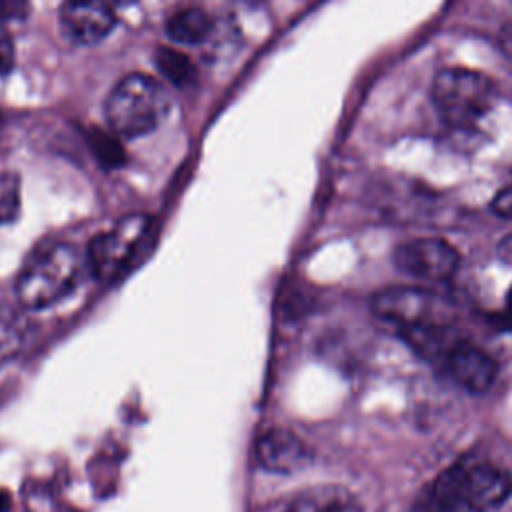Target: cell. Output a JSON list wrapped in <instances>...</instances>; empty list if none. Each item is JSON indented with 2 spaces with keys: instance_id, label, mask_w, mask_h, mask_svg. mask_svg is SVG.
Wrapping results in <instances>:
<instances>
[{
  "instance_id": "cell-7",
  "label": "cell",
  "mask_w": 512,
  "mask_h": 512,
  "mask_svg": "<svg viewBox=\"0 0 512 512\" xmlns=\"http://www.w3.org/2000/svg\"><path fill=\"white\" fill-rule=\"evenodd\" d=\"M462 462L460 504L462 512H490L512 494V476L492 462Z\"/></svg>"
},
{
  "instance_id": "cell-8",
  "label": "cell",
  "mask_w": 512,
  "mask_h": 512,
  "mask_svg": "<svg viewBox=\"0 0 512 512\" xmlns=\"http://www.w3.org/2000/svg\"><path fill=\"white\" fill-rule=\"evenodd\" d=\"M60 26L76 44H98L116 26L114 4L110 0H66L60 10Z\"/></svg>"
},
{
  "instance_id": "cell-19",
  "label": "cell",
  "mask_w": 512,
  "mask_h": 512,
  "mask_svg": "<svg viewBox=\"0 0 512 512\" xmlns=\"http://www.w3.org/2000/svg\"><path fill=\"white\" fill-rule=\"evenodd\" d=\"M490 208H492L494 214L512 220V186L502 188V190L492 198Z\"/></svg>"
},
{
  "instance_id": "cell-23",
  "label": "cell",
  "mask_w": 512,
  "mask_h": 512,
  "mask_svg": "<svg viewBox=\"0 0 512 512\" xmlns=\"http://www.w3.org/2000/svg\"><path fill=\"white\" fill-rule=\"evenodd\" d=\"M10 508V496L0 490V512H8Z\"/></svg>"
},
{
  "instance_id": "cell-24",
  "label": "cell",
  "mask_w": 512,
  "mask_h": 512,
  "mask_svg": "<svg viewBox=\"0 0 512 512\" xmlns=\"http://www.w3.org/2000/svg\"><path fill=\"white\" fill-rule=\"evenodd\" d=\"M232 2H238V4H244V6H250V8H254V6L262 4L264 0H232Z\"/></svg>"
},
{
  "instance_id": "cell-6",
  "label": "cell",
  "mask_w": 512,
  "mask_h": 512,
  "mask_svg": "<svg viewBox=\"0 0 512 512\" xmlns=\"http://www.w3.org/2000/svg\"><path fill=\"white\" fill-rule=\"evenodd\" d=\"M392 260L398 270L424 280H446L460 266L458 250L442 238L406 240L394 248Z\"/></svg>"
},
{
  "instance_id": "cell-4",
  "label": "cell",
  "mask_w": 512,
  "mask_h": 512,
  "mask_svg": "<svg viewBox=\"0 0 512 512\" xmlns=\"http://www.w3.org/2000/svg\"><path fill=\"white\" fill-rule=\"evenodd\" d=\"M150 226L146 214H128L110 230L96 234L86 250V260L98 280H110L130 262Z\"/></svg>"
},
{
  "instance_id": "cell-5",
  "label": "cell",
  "mask_w": 512,
  "mask_h": 512,
  "mask_svg": "<svg viewBox=\"0 0 512 512\" xmlns=\"http://www.w3.org/2000/svg\"><path fill=\"white\" fill-rule=\"evenodd\" d=\"M372 312L396 324L398 328L424 324V322H448L450 308L438 294L418 286H388L374 292L370 300Z\"/></svg>"
},
{
  "instance_id": "cell-1",
  "label": "cell",
  "mask_w": 512,
  "mask_h": 512,
  "mask_svg": "<svg viewBox=\"0 0 512 512\" xmlns=\"http://www.w3.org/2000/svg\"><path fill=\"white\" fill-rule=\"evenodd\" d=\"M82 254L72 242H52L40 248L16 278V298L26 312L42 310L62 300L76 284Z\"/></svg>"
},
{
  "instance_id": "cell-18",
  "label": "cell",
  "mask_w": 512,
  "mask_h": 512,
  "mask_svg": "<svg viewBox=\"0 0 512 512\" xmlns=\"http://www.w3.org/2000/svg\"><path fill=\"white\" fill-rule=\"evenodd\" d=\"M30 0H0V16L8 20H22L28 14Z\"/></svg>"
},
{
  "instance_id": "cell-2",
  "label": "cell",
  "mask_w": 512,
  "mask_h": 512,
  "mask_svg": "<svg viewBox=\"0 0 512 512\" xmlns=\"http://www.w3.org/2000/svg\"><path fill=\"white\" fill-rule=\"evenodd\" d=\"M170 102L158 80L134 72L118 80L106 98L108 126L118 136H142L154 130L168 114Z\"/></svg>"
},
{
  "instance_id": "cell-11",
  "label": "cell",
  "mask_w": 512,
  "mask_h": 512,
  "mask_svg": "<svg viewBox=\"0 0 512 512\" xmlns=\"http://www.w3.org/2000/svg\"><path fill=\"white\" fill-rule=\"evenodd\" d=\"M404 342L424 360L442 362L464 338L448 322H424L400 328Z\"/></svg>"
},
{
  "instance_id": "cell-25",
  "label": "cell",
  "mask_w": 512,
  "mask_h": 512,
  "mask_svg": "<svg viewBox=\"0 0 512 512\" xmlns=\"http://www.w3.org/2000/svg\"><path fill=\"white\" fill-rule=\"evenodd\" d=\"M114 6H130V4H134L136 0H110Z\"/></svg>"
},
{
  "instance_id": "cell-17",
  "label": "cell",
  "mask_w": 512,
  "mask_h": 512,
  "mask_svg": "<svg viewBox=\"0 0 512 512\" xmlns=\"http://www.w3.org/2000/svg\"><path fill=\"white\" fill-rule=\"evenodd\" d=\"M118 134H104V132H92L88 138V144L96 156V160L104 168H118L124 162V150L116 140Z\"/></svg>"
},
{
  "instance_id": "cell-3",
  "label": "cell",
  "mask_w": 512,
  "mask_h": 512,
  "mask_svg": "<svg viewBox=\"0 0 512 512\" xmlns=\"http://www.w3.org/2000/svg\"><path fill=\"white\" fill-rule=\"evenodd\" d=\"M432 100L446 124L466 128L492 106L494 84L488 76L466 68H444L432 84Z\"/></svg>"
},
{
  "instance_id": "cell-22",
  "label": "cell",
  "mask_w": 512,
  "mask_h": 512,
  "mask_svg": "<svg viewBox=\"0 0 512 512\" xmlns=\"http://www.w3.org/2000/svg\"><path fill=\"white\" fill-rule=\"evenodd\" d=\"M498 256H500L504 262L512 264V234H508V236H504V238L500 240V244H498Z\"/></svg>"
},
{
  "instance_id": "cell-12",
  "label": "cell",
  "mask_w": 512,
  "mask_h": 512,
  "mask_svg": "<svg viewBox=\"0 0 512 512\" xmlns=\"http://www.w3.org/2000/svg\"><path fill=\"white\" fill-rule=\"evenodd\" d=\"M212 30L210 16L200 8H182L166 20V36L176 44H198Z\"/></svg>"
},
{
  "instance_id": "cell-16",
  "label": "cell",
  "mask_w": 512,
  "mask_h": 512,
  "mask_svg": "<svg viewBox=\"0 0 512 512\" xmlns=\"http://www.w3.org/2000/svg\"><path fill=\"white\" fill-rule=\"evenodd\" d=\"M20 214V178L16 172H0V224H10Z\"/></svg>"
},
{
  "instance_id": "cell-21",
  "label": "cell",
  "mask_w": 512,
  "mask_h": 512,
  "mask_svg": "<svg viewBox=\"0 0 512 512\" xmlns=\"http://www.w3.org/2000/svg\"><path fill=\"white\" fill-rule=\"evenodd\" d=\"M324 512H364L358 504H354L350 498H342L336 504L328 506Z\"/></svg>"
},
{
  "instance_id": "cell-20",
  "label": "cell",
  "mask_w": 512,
  "mask_h": 512,
  "mask_svg": "<svg viewBox=\"0 0 512 512\" xmlns=\"http://www.w3.org/2000/svg\"><path fill=\"white\" fill-rule=\"evenodd\" d=\"M12 60H14L12 40H10L8 32L4 30V26L0 24V76L12 68Z\"/></svg>"
},
{
  "instance_id": "cell-9",
  "label": "cell",
  "mask_w": 512,
  "mask_h": 512,
  "mask_svg": "<svg viewBox=\"0 0 512 512\" xmlns=\"http://www.w3.org/2000/svg\"><path fill=\"white\" fill-rule=\"evenodd\" d=\"M260 468L274 474H294L312 462L310 446L288 428H268L254 444Z\"/></svg>"
},
{
  "instance_id": "cell-15",
  "label": "cell",
  "mask_w": 512,
  "mask_h": 512,
  "mask_svg": "<svg viewBox=\"0 0 512 512\" xmlns=\"http://www.w3.org/2000/svg\"><path fill=\"white\" fill-rule=\"evenodd\" d=\"M342 498H348L344 490L334 486H318L296 496L286 508V512H324L328 506L336 504Z\"/></svg>"
},
{
  "instance_id": "cell-13",
  "label": "cell",
  "mask_w": 512,
  "mask_h": 512,
  "mask_svg": "<svg viewBox=\"0 0 512 512\" xmlns=\"http://www.w3.org/2000/svg\"><path fill=\"white\" fill-rule=\"evenodd\" d=\"M30 320L20 312H4L0 314V366L10 362L30 336Z\"/></svg>"
},
{
  "instance_id": "cell-10",
  "label": "cell",
  "mask_w": 512,
  "mask_h": 512,
  "mask_svg": "<svg viewBox=\"0 0 512 512\" xmlns=\"http://www.w3.org/2000/svg\"><path fill=\"white\" fill-rule=\"evenodd\" d=\"M444 368L462 388L476 394L486 392L494 384L498 374L494 358L482 348L470 344L468 340H462L452 348V352L444 360Z\"/></svg>"
},
{
  "instance_id": "cell-26",
  "label": "cell",
  "mask_w": 512,
  "mask_h": 512,
  "mask_svg": "<svg viewBox=\"0 0 512 512\" xmlns=\"http://www.w3.org/2000/svg\"><path fill=\"white\" fill-rule=\"evenodd\" d=\"M508 312L512 314V288H510V294H508Z\"/></svg>"
},
{
  "instance_id": "cell-14",
  "label": "cell",
  "mask_w": 512,
  "mask_h": 512,
  "mask_svg": "<svg viewBox=\"0 0 512 512\" xmlns=\"http://www.w3.org/2000/svg\"><path fill=\"white\" fill-rule=\"evenodd\" d=\"M156 66L162 72V76L174 86L184 88L196 80V66L182 50L168 48V46L158 48Z\"/></svg>"
}]
</instances>
